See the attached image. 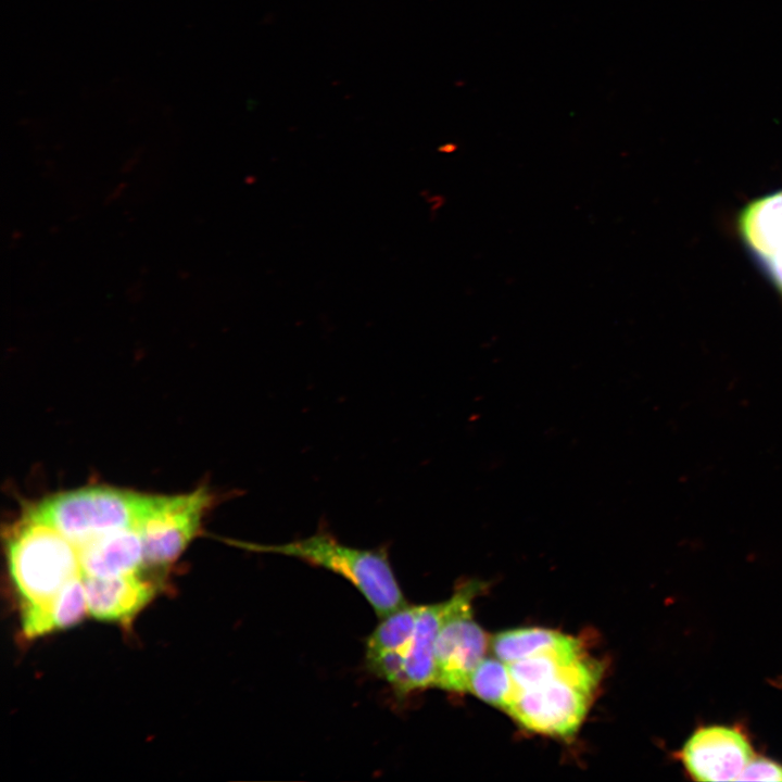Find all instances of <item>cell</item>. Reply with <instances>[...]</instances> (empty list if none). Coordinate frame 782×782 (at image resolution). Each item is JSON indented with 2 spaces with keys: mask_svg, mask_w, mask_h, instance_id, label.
Returning <instances> with one entry per match:
<instances>
[{
  "mask_svg": "<svg viewBox=\"0 0 782 782\" xmlns=\"http://www.w3.org/2000/svg\"><path fill=\"white\" fill-rule=\"evenodd\" d=\"M234 544L251 552L294 557L342 577L363 595L379 618L408 604L384 548L350 546L325 529L287 543Z\"/></svg>",
  "mask_w": 782,
  "mask_h": 782,
  "instance_id": "obj_1",
  "label": "cell"
},
{
  "mask_svg": "<svg viewBox=\"0 0 782 782\" xmlns=\"http://www.w3.org/2000/svg\"><path fill=\"white\" fill-rule=\"evenodd\" d=\"M7 551L21 608L46 603L67 582L83 575L78 547L28 513L10 532Z\"/></svg>",
  "mask_w": 782,
  "mask_h": 782,
  "instance_id": "obj_2",
  "label": "cell"
},
{
  "mask_svg": "<svg viewBox=\"0 0 782 782\" xmlns=\"http://www.w3.org/2000/svg\"><path fill=\"white\" fill-rule=\"evenodd\" d=\"M159 495L111 487H87L54 494L28 514L55 528L76 546L100 535L137 528Z\"/></svg>",
  "mask_w": 782,
  "mask_h": 782,
  "instance_id": "obj_3",
  "label": "cell"
},
{
  "mask_svg": "<svg viewBox=\"0 0 782 782\" xmlns=\"http://www.w3.org/2000/svg\"><path fill=\"white\" fill-rule=\"evenodd\" d=\"M601 676V664L586 657L569 674L537 688L517 690L505 711L530 731L571 736L590 708Z\"/></svg>",
  "mask_w": 782,
  "mask_h": 782,
  "instance_id": "obj_4",
  "label": "cell"
},
{
  "mask_svg": "<svg viewBox=\"0 0 782 782\" xmlns=\"http://www.w3.org/2000/svg\"><path fill=\"white\" fill-rule=\"evenodd\" d=\"M479 584L466 583L447 598V609L436 642L434 686L450 692L468 691L469 678L484 658L488 638L472 615Z\"/></svg>",
  "mask_w": 782,
  "mask_h": 782,
  "instance_id": "obj_5",
  "label": "cell"
},
{
  "mask_svg": "<svg viewBox=\"0 0 782 782\" xmlns=\"http://www.w3.org/2000/svg\"><path fill=\"white\" fill-rule=\"evenodd\" d=\"M447 600L419 605L413 632L396 648L365 658L367 668L400 697L434 686L436 642Z\"/></svg>",
  "mask_w": 782,
  "mask_h": 782,
  "instance_id": "obj_6",
  "label": "cell"
},
{
  "mask_svg": "<svg viewBox=\"0 0 782 782\" xmlns=\"http://www.w3.org/2000/svg\"><path fill=\"white\" fill-rule=\"evenodd\" d=\"M213 503L209 489L160 496L137 527L143 543L144 565L166 566L178 558L197 535L204 514Z\"/></svg>",
  "mask_w": 782,
  "mask_h": 782,
  "instance_id": "obj_7",
  "label": "cell"
},
{
  "mask_svg": "<svg viewBox=\"0 0 782 782\" xmlns=\"http://www.w3.org/2000/svg\"><path fill=\"white\" fill-rule=\"evenodd\" d=\"M753 757L746 737L739 730L723 726L696 730L680 752L688 773L704 782L737 781Z\"/></svg>",
  "mask_w": 782,
  "mask_h": 782,
  "instance_id": "obj_8",
  "label": "cell"
},
{
  "mask_svg": "<svg viewBox=\"0 0 782 782\" xmlns=\"http://www.w3.org/2000/svg\"><path fill=\"white\" fill-rule=\"evenodd\" d=\"M88 613L103 621L128 625L153 598L155 585L139 572L110 578L84 576Z\"/></svg>",
  "mask_w": 782,
  "mask_h": 782,
  "instance_id": "obj_9",
  "label": "cell"
},
{
  "mask_svg": "<svg viewBox=\"0 0 782 782\" xmlns=\"http://www.w3.org/2000/svg\"><path fill=\"white\" fill-rule=\"evenodd\" d=\"M77 547L84 576L131 575L144 565L143 543L137 528L113 531Z\"/></svg>",
  "mask_w": 782,
  "mask_h": 782,
  "instance_id": "obj_10",
  "label": "cell"
},
{
  "mask_svg": "<svg viewBox=\"0 0 782 782\" xmlns=\"http://www.w3.org/2000/svg\"><path fill=\"white\" fill-rule=\"evenodd\" d=\"M88 613L83 575L43 604L21 608L23 634L35 639L78 623Z\"/></svg>",
  "mask_w": 782,
  "mask_h": 782,
  "instance_id": "obj_11",
  "label": "cell"
},
{
  "mask_svg": "<svg viewBox=\"0 0 782 782\" xmlns=\"http://www.w3.org/2000/svg\"><path fill=\"white\" fill-rule=\"evenodd\" d=\"M739 229L760 257L782 249V190L751 202L740 214Z\"/></svg>",
  "mask_w": 782,
  "mask_h": 782,
  "instance_id": "obj_12",
  "label": "cell"
},
{
  "mask_svg": "<svg viewBox=\"0 0 782 782\" xmlns=\"http://www.w3.org/2000/svg\"><path fill=\"white\" fill-rule=\"evenodd\" d=\"M490 643L494 656L506 664L581 644L570 635L544 628L505 630L495 634Z\"/></svg>",
  "mask_w": 782,
  "mask_h": 782,
  "instance_id": "obj_13",
  "label": "cell"
},
{
  "mask_svg": "<svg viewBox=\"0 0 782 782\" xmlns=\"http://www.w3.org/2000/svg\"><path fill=\"white\" fill-rule=\"evenodd\" d=\"M516 691L508 665L499 658L484 657L472 671L467 692L506 710Z\"/></svg>",
  "mask_w": 782,
  "mask_h": 782,
  "instance_id": "obj_14",
  "label": "cell"
},
{
  "mask_svg": "<svg viewBox=\"0 0 782 782\" xmlns=\"http://www.w3.org/2000/svg\"><path fill=\"white\" fill-rule=\"evenodd\" d=\"M737 781H782V765L766 757L754 756Z\"/></svg>",
  "mask_w": 782,
  "mask_h": 782,
  "instance_id": "obj_15",
  "label": "cell"
},
{
  "mask_svg": "<svg viewBox=\"0 0 782 782\" xmlns=\"http://www.w3.org/2000/svg\"><path fill=\"white\" fill-rule=\"evenodd\" d=\"M761 260L765 262L766 267L772 277L775 286L782 292V249L762 256Z\"/></svg>",
  "mask_w": 782,
  "mask_h": 782,
  "instance_id": "obj_16",
  "label": "cell"
}]
</instances>
